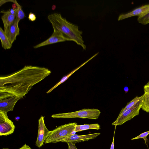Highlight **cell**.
Instances as JSON below:
<instances>
[{"label":"cell","instance_id":"obj_1","mask_svg":"<svg viewBox=\"0 0 149 149\" xmlns=\"http://www.w3.org/2000/svg\"><path fill=\"white\" fill-rule=\"evenodd\" d=\"M51 73L47 68L25 66L20 70L0 77V100L16 95L23 98L32 88Z\"/></svg>","mask_w":149,"mask_h":149},{"label":"cell","instance_id":"obj_2","mask_svg":"<svg viewBox=\"0 0 149 149\" xmlns=\"http://www.w3.org/2000/svg\"><path fill=\"white\" fill-rule=\"evenodd\" d=\"M47 19L51 23L54 30L62 33L68 41H73L86 50V47L84 43L81 35L82 31L79 29L78 26L72 24L57 13L49 15Z\"/></svg>","mask_w":149,"mask_h":149},{"label":"cell","instance_id":"obj_3","mask_svg":"<svg viewBox=\"0 0 149 149\" xmlns=\"http://www.w3.org/2000/svg\"><path fill=\"white\" fill-rule=\"evenodd\" d=\"M77 125L76 123H69L50 131L44 143L47 144L60 142L62 139L75 134L74 130Z\"/></svg>","mask_w":149,"mask_h":149},{"label":"cell","instance_id":"obj_4","mask_svg":"<svg viewBox=\"0 0 149 149\" xmlns=\"http://www.w3.org/2000/svg\"><path fill=\"white\" fill-rule=\"evenodd\" d=\"M100 111L96 109H84L77 111L52 115V117L56 118H82L97 119L100 115Z\"/></svg>","mask_w":149,"mask_h":149},{"label":"cell","instance_id":"obj_5","mask_svg":"<svg viewBox=\"0 0 149 149\" xmlns=\"http://www.w3.org/2000/svg\"><path fill=\"white\" fill-rule=\"evenodd\" d=\"M144 98V94L141 99L135 104L121 114L118 115L116 120L112 123V125L116 126L121 125L138 115L143 102Z\"/></svg>","mask_w":149,"mask_h":149},{"label":"cell","instance_id":"obj_6","mask_svg":"<svg viewBox=\"0 0 149 149\" xmlns=\"http://www.w3.org/2000/svg\"><path fill=\"white\" fill-rule=\"evenodd\" d=\"M15 127L7 113L0 111V136H7L12 134Z\"/></svg>","mask_w":149,"mask_h":149},{"label":"cell","instance_id":"obj_7","mask_svg":"<svg viewBox=\"0 0 149 149\" xmlns=\"http://www.w3.org/2000/svg\"><path fill=\"white\" fill-rule=\"evenodd\" d=\"M44 117L41 116L38 120V133L35 145L39 148L43 145L50 131L47 129L45 125Z\"/></svg>","mask_w":149,"mask_h":149},{"label":"cell","instance_id":"obj_8","mask_svg":"<svg viewBox=\"0 0 149 149\" xmlns=\"http://www.w3.org/2000/svg\"><path fill=\"white\" fill-rule=\"evenodd\" d=\"M0 13L3 14L1 18L4 25V31L6 34L9 27L15 20L17 13V8L15 9H11L6 11L3 10Z\"/></svg>","mask_w":149,"mask_h":149},{"label":"cell","instance_id":"obj_9","mask_svg":"<svg viewBox=\"0 0 149 149\" xmlns=\"http://www.w3.org/2000/svg\"><path fill=\"white\" fill-rule=\"evenodd\" d=\"M66 41L68 40L62 33L57 30H54L53 34L49 38L45 41L34 46L33 48L36 49L46 45Z\"/></svg>","mask_w":149,"mask_h":149},{"label":"cell","instance_id":"obj_10","mask_svg":"<svg viewBox=\"0 0 149 149\" xmlns=\"http://www.w3.org/2000/svg\"><path fill=\"white\" fill-rule=\"evenodd\" d=\"M19 99L18 97L14 95L0 100V111L7 113L13 111L15 105Z\"/></svg>","mask_w":149,"mask_h":149},{"label":"cell","instance_id":"obj_11","mask_svg":"<svg viewBox=\"0 0 149 149\" xmlns=\"http://www.w3.org/2000/svg\"><path fill=\"white\" fill-rule=\"evenodd\" d=\"M149 12V4L142 6L128 13L120 15L118 18L120 21L135 16H142Z\"/></svg>","mask_w":149,"mask_h":149},{"label":"cell","instance_id":"obj_12","mask_svg":"<svg viewBox=\"0 0 149 149\" xmlns=\"http://www.w3.org/2000/svg\"><path fill=\"white\" fill-rule=\"evenodd\" d=\"M100 134V133H97L92 134L79 135V136L72 138H66L62 139L60 142H70L73 144L81 142L88 141L89 140L95 139Z\"/></svg>","mask_w":149,"mask_h":149},{"label":"cell","instance_id":"obj_13","mask_svg":"<svg viewBox=\"0 0 149 149\" xmlns=\"http://www.w3.org/2000/svg\"><path fill=\"white\" fill-rule=\"evenodd\" d=\"M19 22L16 17L14 22L9 27L6 34L12 44L16 40V37L19 34V29L18 26Z\"/></svg>","mask_w":149,"mask_h":149},{"label":"cell","instance_id":"obj_14","mask_svg":"<svg viewBox=\"0 0 149 149\" xmlns=\"http://www.w3.org/2000/svg\"><path fill=\"white\" fill-rule=\"evenodd\" d=\"M0 39L2 47L4 49H10L12 44L10 42L8 37L1 27H0Z\"/></svg>","mask_w":149,"mask_h":149},{"label":"cell","instance_id":"obj_15","mask_svg":"<svg viewBox=\"0 0 149 149\" xmlns=\"http://www.w3.org/2000/svg\"><path fill=\"white\" fill-rule=\"evenodd\" d=\"M100 128V126L98 123L91 124H85L82 125L77 124L76 126L74 131L76 132L91 129L99 130Z\"/></svg>","mask_w":149,"mask_h":149},{"label":"cell","instance_id":"obj_16","mask_svg":"<svg viewBox=\"0 0 149 149\" xmlns=\"http://www.w3.org/2000/svg\"><path fill=\"white\" fill-rule=\"evenodd\" d=\"M93 57H91L90 59H89L86 61L84 63L81 65L80 66H79L77 68H76V69L72 71L70 73L68 74V75L63 77L60 81L57 84H56L52 88H51L50 89L49 91H48L47 92V93H49L51 92L54 89H55L58 86L61 84L62 83L64 82L65 81L68 79L75 72H76L77 70H78L83 65H84L85 64H86L87 62H88L92 58H93Z\"/></svg>","mask_w":149,"mask_h":149},{"label":"cell","instance_id":"obj_17","mask_svg":"<svg viewBox=\"0 0 149 149\" xmlns=\"http://www.w3.org/2000/svg\"><path fill=\"white\" fill-rule=\"evenodd\" d=\"M143 96V95L140 97L136 96L130 102L128 103L124 108H123L120 111L119 115H120L125 112L127 110L132 107L141 99Z\"/></svg>","mask_w":149,"mask_h":149},{"label":"cell","instance_id":"obj_18","mask_svg":"<svg viewBox=\"0 0 149 149\" xmlns=\"http://www.w3.org/2000/svg\"><path fill=\"white\" fill-rule=\"evenodd\" d=\"M12 2L15 3L17 6V13L16 16L18 21L23 19L25 17V14L23 11L21 6L16 0H12Z\"/></svg>","mask_w":149,"mask_h":149},{"label":"cell","instance_id":"obj_19","mask_svg":"<svg viewBox=\"0 0 149 149\" xmlns=\"http://www.w3.org/2000/svg\"><path fill=\"white\" fill-rule=\"evenodd\" d=\"M143 102L141 109L144 111L149 113V93H144Z\"/></svg>","mask_w":149,"mask_h":149},{"label":"cell","instance_id":"obj_20","mask_svg":"<svg viewBox=\"0 0 149 149\" xmlns=\"http://www.w3.org/2000/svg\"><path fill=\"white\" fill-rule=\"evenodd\" d=\"M137 21L139 23L143 25H146L149 23V12L138 17Z\"/></svg>","mask_w":149,"mask_h":149},{"label":"cell","instance_id":"obj_21","mask_svg":"<svg viewBox=\"0 0 149 149\" xmlns=\"http://www.w3.org/2000/svg\"><path fill=\"white\" fill-rule=\"evenodd\" d=\"M149 134V131L146 132L141 134L137 136L134 137L132 139H131V140H135L139 139H143L145 143L147 146L148 143V141L147 139V136Z\"/></svg>","mask_w":149,"mask_h":149},{"label":"cell","instance_id":"obj_22","mask_svg":"<svg viewBox=\"0 0 149 149\" xmlns=\"http://www.w3.org/2000/svg\"><path fill=\"white\" fill-rule=\"evenodd\" d=\"M28 18L29 20L33 22L36 20V17L35 14L30 12L29 14Z\"/></svg>","mask_w":149,"mask_h":149},{"label":"cell","instance_id":"obj_23","mask_svg":"<svg viewBox=\"0 0 149 149\" xmlns=\"http://www.w3.org/2000/svg\"><path fill=\"white\" fill-rule=\"evenodd\" d=\"M68 146V149H77L75 144H73L70 142L66 143Z\"/></svg>","mask_w":149,"mask_h":149},{"label":"cell","instance_id":"obj_24","mask_svg":"<svg viewBox=\"0 0 149 149\" xmlns=\"http://www.w3.org/2000/svg\"><path fill=\"white\" fill-rule=\"evenodd\" d=\"M2 149H10L8 148H3ZM17 149H33L29 145L26 143L24 144L22 147Z\"/></svg>","mask_w":149,"mask_h":149},{"label":"cell","instance_id":"obj_25","mask_svg":"<svg viewBox=\"0 0 149 149\" xmlns=\"http://www.w3.org/2000/svg\"><path fill=\"white\" fill-rule=\"evenodd\" d=\"M144 93H149V81H148L143 87Z\"/></svg>","mask_w":149,"mask_h":149},{"label":"cell","instance_id":"obj_26","mask_svg":"<svg viewBox=\"0 0 149 149\" xmlns=\"http://www.w3.org/2000/svg\"><path fill=\"white\" fill-rule=\"evenodd\" d=\"M116 127V126H115V130H114V136H113V139L112 143L111 146V147H110V149H114V138L115 133Z\"/></svg>","mask_w":149,"mask_h":149},{"label":"cell","instance_id":"obj_27","mask_svg":"<svg viewBox=\"0 0 149 149\" xmlns=\"http://www.w3.org/2000/svg\"><path fill=\"white\" fill-rule=\"evenodd\" d=\"M13 9H15L17 8V6L15 3H13L12 5Z\"/></svg>","mask_w":149,"mask_h":149},{"label":"cell","instance_id":"obj_28","mask_svg":"<svg viewBox=\"0 0 149 149\" xmlns=\"http://www.w3.org/2000/svg\"><path fill=\"white\" fill-rule=\"evenodd\" d=\"M56 8V6L55 5H53L52 7V9L53 10H54Z\"/></svg>","mask_w":149,"mask_h":149},{"label":"cell","instance_id":"obj_29","mask_svg":"<svg viewBox=\"0 0 149 149\" xmlns=\"http://www.w3.org/2000/svg\"></svg>","mask_w":149,"mask_h":149}]
</instances>
